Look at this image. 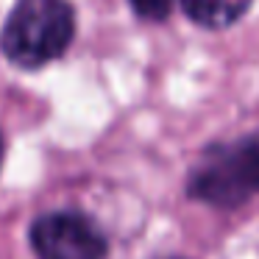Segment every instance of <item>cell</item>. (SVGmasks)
<instances>
[{
    "label": "cell",
    "mask_w": 259,
    "mask_h": 259,
    "mask_svg": "<svg viewBox=\"0 0 259 259\" xmlns=\"http://www.w3.org/2000/svg\"><path fill=\"white\" fill-rule=\"evenodd\" d=\"M31 248L39 259H106L101 226L75 209H53L31 223Z\"/></svg>",
    "instance_id": "cell-3"
},
{
    "label": "cell",
    "mask_w": 259,
    "mask_h": 259,
    "mask_svg": "<svg viewBox=\"0 0 259 259\" xmlns=\"http://www.w3.org/2000/svg\"><path fill=\"white\" fill-rule=\"evenodd\" d=\"M131 12L140 20H151V23H162L170 17L176 0H128Z\"/></svg>",
    "instance_id": "cell-5"
},
{
    "label": "cell",
    "mask_w": 259,
    "mask_h": 259,
    "mask_svg": "<svg viewBox=\"0 0 259 259\" xmlns=\"http://www.w3.org/2000/svg\"><path fill=\"white\" fill-rule=\"evenodd\" d=\"M187 195L214 209H240L259 198V131L209 145L190 167Z\"/></svg>",
    "instance_id": "cell-2"
},
{
    "label": "cell",
    "mask_w": 259,
    "mask_h": 259,
    "mask_svg": "<svg viewBox=\"0 0 259 259\" xmlns=\"http://www.w3.org/2000/svg\"><path fill=\"white\" fill-rule=\"evenodd\" d=\"M253 0H179L187 20L209 31H220L245 17Z\"/></svg>",
    "instance_id": "cell-4"
},
{
    "label": "cell",
    "mask_w": 259,
    "mask_h": 259,
    "mask_svg": "<svg viewBox=\"0 0 259 259\" xmlns=\"http://www.w3.org/2000/svg\"><path fill=\"white\" fill-rule=\"evenodd\" d=\"M3 153H6V142H3V134H0V164H3Z\"/></svg>",
    "instance_id": "cell-6"
},
{
    "label": "cell",
    "mask_w": 259,
    "mask_h": 259,
    "mask_svg": "<svg viewBox=\"0 0 259 259\" xmlns=\"http://www.w3.org/2000/svg\"><path fill=\"white\" fill-rule=\"evenodd\" d=\"M164 259H184V256H164Z\"/></svg>",
    "instance_id": "cell-7"
},
{
    "label": "cell",
    "mask_w": 259,
    "mask_h": 259,
    "mask_svg": "<svg viewBox=\"0 0 259 259\" xmlns=\"http://www.w3.org/2000/svg\"><path fill=\"white\" fill-rule=\"evenodd\" d=\"M75 12L67 0H17L0 31V51L14 67L39 70L67 53Z\"/></svg>",
    "instance_id": "cell-1"
}]
</instances>
